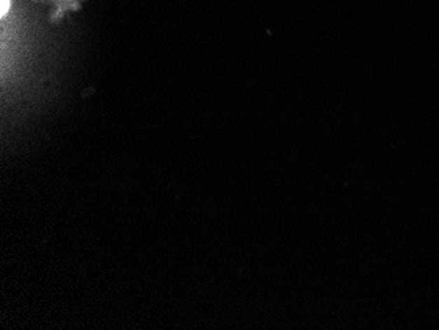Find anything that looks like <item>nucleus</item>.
Segmentation results:
<instances>
[{"label":"nucleus","mask_w":439,"mask_h":330,"mask_svg":"<svg viewBox=\"0 0 439 330\" xmlns=\"http://www.w3.org/2000/svg\"><path fill=\"white\" fill-rule=\"evenodd\" d=\"M10 10V0H1V7H0V15L1 18L6 16V13Z\"/></svg>","instance_id":"f257e3e1"}]
</instances>
